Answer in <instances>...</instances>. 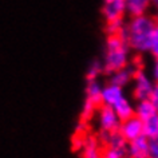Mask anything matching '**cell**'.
<instances>
[{"mask_svg":"<svg viewBox=\"0 0 158 158\" xmlns=\"http://www.w3.org/2000/svg\"><path fill=\"white\" fill-rule=\"evenodd\" d=\"M154 19H156V22H157V24H158V11H157V14L154 15Z\"/></svg>","mask_w":158,"mask_h":158,"instance_id":"603a6c76","label":"cell"},{"mask_svg":"<svg viewBox=\"0 0 158 158\" xmlns=\"http://www.w3.org/2000/svg\"><path fill=\"white\" fill-rule=\"evenodd\" d=\"M157 109L154 107V105L150 102L149 99H143V101H138L137 106L134 107V115L137 118H139L141 122L148 119L154 114H157Z\"/></svg>","mask_w":158,"mask_h":158,"instance_id":"7c38bea8","label":"cell"},{"mask_svg":"<svg viewBox=\"0 0 158 158\" xmlns=\"http://www.w3.org/2000/svg\"><path fill=\"white\" fill-rule=\"evenodd\" d=\"M157 22L152 15L133 16L127 24H125L123 36L129 48L137 54H143L150 50V43Z\"/></svg>","mask_w":158,"mask_h":158,"instance_id":"6da1fadb","label":"cell"},{"mask_svg":"<svg viewBox=\"0 0 158 158\" xmlns=\"http://www.w3.org/2000/svg\"><path fill=\"white\" fill-rule=\"evenodd\" d=\"M119 133L122 137L125 138L127 142L135 139L139 135H142V122L139 118L133 115L131 118L126 121H122L119 125Z\"/></svg>","mask_w":158,"mask_h":158,"instance_id":"52a82bcc","label":"cell"},{"mask_svg":"<svg viewBox=\"0 0 158 158\" xmlns=\"http://www.w3.org/2000/svg\"><path fill=\"white\" fill-rule=\"evenodd\" d=\"M101 91H102V87H101V85L98 83V81H90L87 85V89H86V94H87L86 102L94 105L95 107H99L102 105Z\"/></svg>","mask_w":158,"mask_h":158,"instance_id":"5bb4252c","label":"cell"},{"mask_svg":"<svg viewBox=\"0 0 158 158\" xmlns=\"http://www.w3.org/2000/svg\"><path fill=\"white\" fill-rule=\"evenodd\" d=\"M82 158H102V148L95 137H85L82 142Z\"/></svg>","mask_w":158,"mask_h":158,"instance_id":"9c48e42d","label":"cell"},{"mask_svg":"<svg viewBox=\"0 0 158 158\" xmlns=\"http://www.w3.org/2000/svg\"><path fill=\"white\" fill-rule=\"evenodd\" d=\"M148 158H158V134L149 139V157Z\"/></svg>","mask_w":158,"mask_h":158,"instance_id":"e0dca14e","label":"cell"},{"mask_svg":"<svg viewBox=\"0 0 158 158\" xmlns=\"http://www.w3.org/2000/svg\"><path fill=\"white\" fill-rule=\"evenodd\" d=\"M133 74H134L133 66L125 67V69H122V70H118L115 73L111 74V77H110V83L117 85V86H119V87L123 89L126 85H129L130 82L133 81Z\"/></svg>","mask_w":158,"mask_h":158,"instance_id":"8fae6325","label":"cell"},{"mask_svg":"<svg viewBox=\"0 0 158 158\" xmlns=\"http://www.w3.org/2000/svg\"><path fill=\"white\" fill-rule=\"evenodd\" d=\"M126 12L130 16H139L148 14L149 8L152 7V0H125Z\"/></svg>","mask_w":158,"mask_h":158,"instance_id":"30bf717a","label":"cell"},{"mask_svg":"<svg viewBox=\"0 0 158 158\" xmlns=\"http://www.w3.org/2000/svg\"><path fill=\"white\" fill-rule=\"evenodd\" d=\"M125 154H126V158H148L149 139L145 135H139L135 139L127 142Z\"/></svg>","mask_w":158,"mask_h":158,"instance_id":"5b68a950","label":"cell"},{"mask_svg":"<svg viewBox=\"0 0 158 158\" xmlns=\"http://www.w3.org/2000/svg\"><path fill=\"white\" fill-rule=\"evenodd\" d=\"M98 121H99L101 134H109L119 130L121 121L117 117L113 107L106 105H101L98 107Z\"/></svg>","mask_w":158,"mask_h":158,"instance_id":"277c9868","label":"cell"},{"mask_svg":"<svg viewBox=\"0 0 158 158\" xmlns=\"http://www.w3.org/2000/svg\"><path fill=\"white\" fill-rule=\"evenodd\" d=\"M109 2H113V0H105V3H109Z\"/></svg>","mask_w":158,"mask_h":158,"instance_id":"cb8c5ba5","label":"cell"},{"mask_svg":"<svg viewBox=\"0 0 158 158\" xmlns=\"http://www.w3.org/2000/svg\"><path fill=\"white\" fill-rule=\"evenodd\" d=\"M103 73V66L99 62H94L91 66H90V69L87 71V75H86V78H87V82L90 81H97L98 77Z\"/></svg>","mask_w":158,"mask_h":158,"instance_id":"2e32d148","label":"cell"},{"mask_svg":"<svg viewBox=\"0 0 158 158\" xmlns=\"http://www.w3.org/2000/svg\"><path fill=\"white\" fill-rule=\"evenodd\" d=\"M158 134V113L152 115L148 119L142 121V135H145L148 139L156 137Z\"/></svg>","mask_w":158,"mask_h":158,"instance_id":"9a60e30c","label":"cell"},{"mask_svg":"<svg viewBox=\"0 0 158 158\" xmlns=\"http://www.w3.org/2000/svg\"><path fill=\"white\" fill-rule=\"evenodd\" d=\"M152 6L158 11V0H152Z\"/></svg>","mask_w":158,"mask_h":158,"instance_id":"7402d4cb","label":"cell"},{"mask_svg":"<svg viewBox=\"0 0 158 158\" xmlns=\"http://www.w3.org/2000/svg\"><path fill=\"white\" fill-rule=\"evenodd\" d=\"M129 46L125 40L123 32L121 34H109L106 40V55L103 73L111 75L118 70L127 67L129 63Z\"/></svg>","mask_w":158,"mask_h":158,"instance_id":"7a4b0ae2","label":"cell"},{"mask_svg":"<svg viewBox=\"0 0 158 158\" xmlns=\"http://www.w3.org/2000/svg\"><path fill=\"white\" fill-rule=\"evenodd\" d=\"M102 14L105 16L106 23L123 20V16L126 14L125 0H113V2L105 3Z\"/></svg>","mask_w":158,"mask_h":158,"instance_id":"8992f818","label":"cell"},{"mask_svg":"<svg viewBox=\"0 0 158 158\" xmlns=\"http://www.w3.org/2000/svg\"><path fill=\"white\" fill-rule=\"evenodd\" d=\"M153 78L156 81V83H158V59H156V64L153 69Z\"/></svg>","mask_w":158,"mask_h":158,"instance_id":"44dd1931","label":"cell"},{"mask_svg":"<svg viewBox=\"0 0 158 158\" xmlns=\"http://www.w3.org/2000/svg\"><path fill=\"white\" fill-rule=\"evenodd\" d=\"M149 101L154 105V107H156L158 111V83L153 85L152 93H150V95H149Z\"/></svg>","mask_w":158,"mask_h":158,"instance_id":"ffe728a7","label":"cell"},{"mask_svg":"<svg viewBox=\"0 0 158 158\" xmlns=\"http://www.w3.org/2000/svg\"><path fill=\"white\" fill-rule=\"evenodd\" d=\"M131 82H134V87H133L134 99L137 102L149 99V95L153 89V82L150 81V78L145 74V71L142 69H134Z\"/></svg>","mask_w":158,"mask_h":158,"instance_id":"3957f363","label":"cell"},{"mask_svg":"<svg viewBox=\"0 0 158 158\" xmlns=\"http://www.w3.org/2000/svg\"><path fill=\"white\" fill-rule=\"evenodd\" d=\"M150 52L153 54V56L158 59V24L154 28L153 36H152V43H150Z\"/></svg>","mask_w":158,"mask_h":158,"instance_id":"ac0fdd59","label":"cell"},{"mask_svg":"<svg viewBox=\"0 0 158 158\" xmlns=\"http://www.w3.org/2000/svg\"><path fill=\"white\" fill-rule=\"evenodd\" d=\"M102 158H126V154L123 152H118V150L106 148L102 150Z\"/></svg>","mask_w":158,"mask_h":158,"instance_id":"d6986e66","label":"cell"},{"mask_svg":"<svg viewBox=\"0 0 158 158\" xmlns=\"http://www.w3.org/2000/svg\"><path fill=\"white\" fill-rule=\"evenodd\" d=\"M113 109L121 122L129 119V118H131L134 115V106L130 103V101H127L126 98H122L118 103L113 106Z\"/></svg>","mask_w":158,"mask_h":158,"instance_id":"4fadbf2b","label":"cell"},{"mask_svg":"<svg viewBox=\"0 0 158 158\" xmlns=\"http://www.w3.org/2000/svg\"><path fill=\"white\" fill-rule=\"evenodd\" d=\"M122 98H125L123 89L117 85H113V83H109L106 87L102 89V91H101L102 105L110 106V107H113L115 103H118Z\"/></svg>","mask_w":158,"mask_h":158,"instance_id":"ba28073f","label":"cell"}]
</instances>
